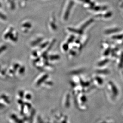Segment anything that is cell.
<instances>
[{"label":"cell","mask_w":123,"mask_h":123,"mask_svg":"<svg viewBox=\"0 0 123 123\" xmlns=\"http://www.w3.org/2000/svg\"><path fill=\"white\" fill-rule=\"evenodd\" d=\"M6 48V46H3L0 48V54L2 52V51H4Z\"/></svg>","instance_id":"cell-1"},{"label":"cell","mask_w":123,"mask_h":123,"mask_svg":"<svg viewBox=\"0 0 123 123\" xmlns=\"http://www.w3.org/2000/svg\"><path fill=\"white\" fill-rule=\"evenodd\" d=\"M0 18L1 19H3L4 20H5L6 18V16H5V15L1 14V13H0Z\"/></svg>","instance_id":"cell-2"},{"label":"cell","mask_w":123,"mask_h":123,"mask_svg":"<svg viewBox=\"0 0 123 123\" xmlns=\"http://www.w3.org/2000/svg\"><path fill=\"white\" fill-rule=\"evenodd\" d=\"M59 56H51V59L53 60L57 59L59 58Z\"/></svg>","instance_id":"cell-3"}]
</instances>
